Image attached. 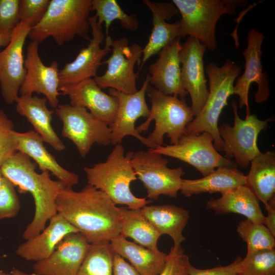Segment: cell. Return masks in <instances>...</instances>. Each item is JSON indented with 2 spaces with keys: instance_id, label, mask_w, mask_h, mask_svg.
Listing matches in <instances>:
<instances>
[{
  "instance_id": "10",
  "label": "cell",
  "mask_w": 275,
  "mask_h": 275,
  "mask_svg": "<svg viewBox=\"0 0 275 275\" xmlns=\"http://www.w3.org/2000/svg\"><path fill=\"white\" fill-rule=\"evenodd\" d=\"M54 112L62 122V136L73 142L81 157H86L95 143L103 146L111 143L109 126L86 108L61 104Z\"/></svg>"
},
{
  "instance_id": "41",
  "label": "cell",
  "mask_w": 275,
  "mask_h": 275,
  "mask_svg": "<svg viewBox=\"0 0 275 275\" xmlns=\"http://www.w3.org/2000/svg\"><path fill=\"white\" fill-rule=\"evenodd\" d=\"M242 259L238 256L229 265L208 269H199L191 265L188 275H237V267Z\"/></svg>"
},
{
  "instance_id": "19",
  "label": "cell",
  "mask_w": 275,
  "mask_h": 275,
  "mask_svg": "<svg viewBox=\"0 0 275 275\" xmlns=\"http://www.w3.org/2000/svg\"><path fill=\"white\" fill-rule=\"evenodd\" d=\"M90 244L79 232L67 235L46 258L33 266L36 275H76Z\"/></svg>"
},
{
  "instance_id": "29",
  "label": "cell",
  "mask_w": 275,
  "mask_h": 275,
  "mask_svg": "<svg viewBox=\"0 0 275 275\" xmlns=\"http://www.w3.org/2000/svg\"><path fill=\"white\" fill-rule=\"evenodd\" d=\"M110 244L114 252L127 259L141 275H159L164 267L167 258L165 253L153 251L121 235Z\"/></svg>"
},
{
  "instance_id": "9",
  "label": "cell",
  "mask_w": 275,
  "mask_h": 275,
  "mask_svg": "<svg viewBox=\"0 0 275 275\" xmlns=\"http://www.w3.org/2000/svg\"><path fill=\"white\" fill-rule=\"evenodd\" d=\"M212 135L207 132L199 134L185 133L174 145L157 146L148 151L177 158L193 166L203 177L220 167L237 168L215 148Z\"/></svg>"
},
{
  "instance_id": "3",
  "label": "cell",
  "mask_w": 275,
  "mask_h": 275,
  "mask_svg": "<svg viewBox=\"0 0 275 275\" xmlns=\"http://www.w3.org/2000/svg\"><path fill=\"white\" fill-rule=\"evenodd\" d=\"M132 151L125 153L121 144L115 145L107 159L92 167H85L88 184L101 190L116 204L125 205L130 209H141L152 202L135 196L131 183L137 179L132 166Z\"/></svg>"
},
{
  "instance_id": "17",
  "label": "cell",
  "mask_w": 275,
  "mask_h": 275,
  "mask_svg": "<svg viewBox=\"0 0 275 275\" xmlns=\"http://www.w3.org/2000/svg\"><path fill=\"white\" fill-rule=\"evenodd\" d=\"M206 49L198 39L189 37L181 44L179 53L182 84L190 95L195 117L203 107L209 95L203 60Z\"/></svg>"
},
{
  "instance_id": "5",
  "label": "cell",
  "mask_w": 275,
  "mask_h": 275,
  "mask_svg": "<svg viewBox=\"0 0 275 275\" xmlns=\"http://www.w3.org/2000/svg\"><path fill=\"white\" fill-rule=\"evenodd\" d=\"M241 72V68L230 59L219 67L210 63L206 68L209 79V95L199 114L189 123L187 133L199 134L209 133L213 139V145L218 151L223 150V141L218 132V121L228 100L234 94V85Z\"/></svg>"
},
{
  "instance_id": "2",
  "label": "cell",
  "mask_w": 275,
  "mask_h": 275,
  "mask_svg": "<svg viewBox=\"0 0 275 275\" xmlns=\"http://www.w3.org/2000/svg\"><path fill=\"white\" fill-rule=\"evenodd\" d=\"M37 166L28 155L17 151L0 167L3 176L11 181L19 193H29L33 198L34 215L22 234L25 240L40 233L58 213L57 198L67 187L60 181L51 179L48 171L38 173Z\"/></svg>"
},
{
  "instance_id": "43",
  "label": "cell",
  "mask_w": 275,
  "mask_h": 275,
  "mask_svg": "<svg viewBox=\"0 0 275 275\" xmlns=\"http://www.w3.org/2000/svg\"><path fill=\"white\" fill-rule=\"evenodd\" d=\"M265 208L267 215L264 217L263 224L275 237V200L269 202Z\"/></svg>"
},
{
  "instance_id": "39",
  "label": "cell",
  "mask_w": 275,
  "mask_h": 275,
  "mask_svg": "<svg viewBox=\"0 0 275 275\" xmlns=\"http://www.w3.org/2000/svg\"><path fill=\"white\" fill-rule=\"evenodd\" d=\"M50 0H20V22L31 29L36 26L44 16Z\"/></svg>"
},
{
  "instance_id": "15",
  "label": "cell",
  "mask_w": 275,
  "mask_h": 275,
  "mask_svg": "<svg viewBox=\"0 0 275 275\" xmlns=\"http://www.w3.org/2000/svg\"><path fill=\"white\" fill-rule=\"evenodd\" d=\"M149 81L150 76L148 74L140 89L132 94L124 93L113 89H108L109 94L116 97L118 101L116 118L109 126L111 129V143L114 145L121 144L125 136L131 135L149 149L156 147L147 138L141 135L135 127V123L139 118H148L150 114V109L145 98Z\"/></svg>"
},
{
  "instance_id": "30",
  "label": "cell",
  "mask_w": 275,
  "mask_h": 275,
  "mask_svg": "<svg viewBox=\"0 0 275 275\" xmlns=\"http://www.w3.org/2000/svg\"><path fill=\"white\" fill-rule=\"evenodd\" d=\"M250 163L245 185L266 207L269 202L275 200L274 151L261 152Z\"/></svg>"
},
{
  "instance_id": "31",
  "label": "cell",
  "mask_w": 275,
  "mask_h": 275,
  "mask_svg": "<svg viewBox=\"0 0 275 275\" xmlns=\"http://www.w3.org/2000/svg\"><path fill=\"white\" fill-rule=\"evenodd\" d=\"M120 234L136 243L155 252L159 251L157 242L161 234L142 214L141 209L119 207Z\"/></svg>"
},
{
  "instance_id": "40",
  "label": "cell",
  "mask_w": 275,
  "mask_h": 275,
  "mask_svg": "<svg viewBox=\"0 0 275 275\" xmlns=\"http://www.w3.org/2000/svg\"><path fill=\"white\" fill-rule=\"evenodd\" d=\"M13 127L12 121L0 108V167L17 152L10 135Z\"/></svg>"
},
{
  "instance_id": "45",
  "label": "cell",
  "mask_w": 275,
  "mask_h": 275,
  "mask_svg": "<svg viewBox=\"0 0 275 275\" xmlns=\"http://www.w3.org/2000/svg\"><path fill=\"white\" fill-rule=\"evenodd\" d=\"M10 275H36L34 274H30L24 271H22L19 269L13 268L11 272H10Z\"/></svg>"
},
{
  "instance_id": "47",
  "label": "cell",
  "mask_w": 275,
  "mask_h": 275,
  "mask_svg": "<svg viewBox=\"0 0 275 275\" xmlns=\"http://www.w3.org/2000/svg\"><path fill=\"white\" fill-rule=\"evenodd\" d=\"M0 275H10V273H7L3 270H0Z\"/></svg>"
},
{
  "instance_id": "42",
  "label": "cell",
  "mask_w": 275,
  "mask_h": 275,
  "mask_svg": "<svg viewBox=\"0 0 275 275\" xmlns=\"http://www.w3.org/2000/svg\"><path fill=\"white\" fill-rule=\"evenodd\" d=\"M113 275H141L123 258L114 253L112 266Z\"/></svg>"
},
{
  "instance_id": "8",
  "label": "cell",
  "mask_w": 275,
  "mask_h": 275,
  "mask_svg": "<svg viewBox=\"0 0 275 275\" xmlns=\"http://www.w3.org/2000/svg\"><path fill=\"white\" fill-rule=\"evenodd\" d=\"M234 114V124L223 122L218 127V132L223 141L225 157L231 159L234 157L237 166L247 168L251 161L261 152L257 145L259 134L268 127V122L273 120L271 117L262 120L255 115H249L244 120L238 114L237 104L231 102Z\"/></svg>"
},
{
  "instance_id": "34",
  "label": "cell",
  "mask_w": 275,
  "mask_h": 275,
  "mask_svg": "<svg viewBox=\"0 0 275 275\" xmlns=\"http://www.w3.org/2000/svg\"><path fill=\"white\" fill-rule=\"evenodd\" d=\"M236 231L247 244L246 254L275 248L274 236L264 224H255L246 218L239 223Z\"/></svg>"
},
{
  "instance_id": "21",
  "label": "cell",
  "mask_w": 275,
  "mask_h": 275,
  "mask_svg": "<svg viewBox=\"0 0 275 275\" xmlns=\"http://www.w3.org/2000/svg\"><path fill=\"white\" fill-rule=\"evenodd\" d=\"M181 48L180 38H177L158 53V58L149 66V84L166 95L185 99L188 93L181 81Z\"/></svg>"
},
{
  "instance_id": "4",
  "label": "cell",
  "mask_w": 275,
  "mask_h": 275,
  "mask_svg": "<svg viewBox=\"0 0 275 275\" xmlns=\"http://www.w3.org/2000/svg\"><path fill=\"white\" fill-rule=\"evenodd\" d=\"M91 11L92 0H50L44 16L28 37L39 44L51 37L60 46L76 36L89 40Z\"/></svg>"
},
{
  "instance_id": "13",
  "label": "cell",
  "mask_w": 275,
  "mask_h": 275,
  "mask_svg": "<svg viewBox=\"0 0 275 275\" xmlns=\"http://www.w3.org/2000/svg\"><path fill=\"white\" fill-rule=\"evenodd\" d=\"M89 21L92 30V38L88 45L82 48L75 59L66 63L59 71L60 87L73 85L97 76L98 69L102 65V59L111 51L112 38L105 37L102 24L97 22L94 15Z\"/></svg>"
},
{
  "instance_id": "22",
  "label": "cell",
  "mask_w": 275,
  "mask_h": 275,
  "mask_svg": "<svg viewBox=\"0 0 275 275\" xmlns=\"http://www.w3.org/2000/svg\"><path fill=\"white\" fill-rule=\"evenodd\" d=\"M142 2L151 12L153 28L148 41L143 48L138 72L142 69L149 58L158 53L175 39L179 38V21L173 23L166 22L178 13L174 5L167 2H156L150 0H143Z\"/></svg>"
},
{
  "instance_id": "38",
  "label": "cell",
  "mask_w": 275,
  "mask_h": 275,
  "mask_svg": "<svg viewBox=\"0 0 275 275\" xmlns=\"http://www.w3.org/2000/svg\"><path fill=\"white\" fill-rule=\"evenodd\" d=\"M20 0H0V34L12 32L20 22Z\"/></svg>"
},
{
  "instance_id": "26",
  "label": "cell",
  "mask_w": 275,
  "mask_h": 275,
  "mask_svg": "<svg viewBox=\"0 0 275 275\" xmlns=\"http://www.w3.org/2000/svg\"><path fill=\"white\" fill-rule=\"evenodd\" d=\"M206 207L217 214L237 213L245 216L254 223H264L265 215L259 201L246 185L223 194L218 199L211 198L207 202Z\"/></svg>"
},
{
  "instance_id": "37",
  "label": "cell",
  "mask_w": 275,
  "mask_h": 275,
  "mask_svg": "<svg viewBox=\"0 0 275 275\" xmlns=\"http://www.w3.org/2000/svg\"><path fill=\"white\" fill-rule=\"evenodd\" d=\"M191 265L181 246H173L167 254L164 267L159 275H188Z\"/></svg>"
},
{
  "instance_id": "1",
  "label": "cell",
  "mask_w": 275,
  "mask_h": 275,
  "mask_svg": "<svg viewBox=\"0 0 275 275\" xmlns=\"http://www.w3.org/2000/svg\"><path fill=\"white\" fill-rule=\"evenodd\" d=\"M57 212L90 244L109 243L120 234V208L101 190L88 184L78 191L65 187L56 200Z\"/></svg>"
},
{
  "instance_id": "35",
  "label": "cell",
  "mask_w": 275,
  "mask_h": 275,
  "mask_svg": "<svg viewBox=\"0 0 275 275\" xmlns=\"http://www.w3.org/2000/svg\"><path fill=\"white\" fill-rule=\"evenodd\" d=\"M237 275H275V250L246 254L237 267Z\"/></svg>"
},
{
  "instance_id": "25",
  "label": "cell",
  "mask_w": 275,
  "mask_h": 275,
  "mask_svg": "<svg viewBox=\"0 0 275 275\" xmlns=\"http://www.w3.org/2000/svg\"><path fill=\"white\" fill-rule=\"evenodd\" d=\"M47 100L36 95H20L16 100V110L25 117L44 141L57 151H62L66 146L54 130L51 121L54 111L46 106Z\"/></svg>"
},
{
  "instance_id": "16",
  "label": "cell",
  "mask_w": 275,
  "mask_h": 275,
  "mask_svg": "<svg viewBox=\"0 0 275 275\" xmlns=\"http://www.w3.org/2000/svg\"><path fill=\"white\" fill-rule=\"evenodd\" d=\"M31 29L28 24L20 22L9 44L0 52L1 93L9 105L16 102L26 73L23 49Z\"/></svg>"
},
{
  "instance_id": "33",
  "label": "cell",
  "mask_w": 275,
  "mask_h": 275,
  "mask_svg": "<svg viewBox=\"0 0 275 275\" xmlns=\"http://www.w3.org/2000/svg\"><path fill=\"white\" fill-rule=\"evenodd\" d=\"M114 254L110 243L90 244L76 275H113Z\"/></svg>"
},
{
  "instance_id": "27",
  "label": "cell",
  "mask_w": 275,
  "mask_h": 275,
  "mask_svg": "<svg viewBox=\"0 0 275 275\" xmlns=\"http://www.w3.org/2000/svg\"><path fill=\"white\" fill-rule=\"evenodd\" d=\"M246 185V175L236 168L220 167L202 178L182 179L181 193L186 197L208 193L221 195Z\"/></svg>"
},
{
  "instance_id": "44",
  "label": "cell",
  "mask_w": 275,
  "mask_h": 275,
  "mask_svg": "<svg viewBox=\"0 0 275 275\" xmlns=\"http://www.w3.org/2000/svg\"><path fill=\"white\" fill-rule=\"evenodd\" d=\"M13 32L0 34V47H6L9 44L11 39Z\"/></svg>"
},
{
  "instance_id": "24",
  "label": "cell",
  "mask_w": 275,
  "mask_h": 275,
  "mask_svg": "<svg viewBox=\"0 0 275 275\" xmlns=\"http://www.w3.org/2000/svg\"><path fill=\"white\" fill-rule=\"evenodd\" d=\"M77 232V229L57 213L40 233L19 244L15 253L26 261H39L47 258L67 235Z\"/></svg>"
},
{
  "instance_id": "7",
  "label": "cell",
  "mask_w": 275,
  "mask_h": 275,
  "mask_svg": "<svg viewBox=\"0 0 275 275\" xmlns=\"http://www.w3.org/2000/svg\"><path fill=\"white\" fill-rule=\"evenodd\" d=\"M146 94L151 103L150 114L144 123L135 127L136 130L139 133L147 131L151 122L154 120V129L147 139L156 146H162L163 136L166 134L171 145L176 144L195 117L191 107L185 99L166 95L150 84Z\"/></svg>"
},
{
  "instance_id": "18",
  "label": "cell",
  "mask_w": 275,
  "mask_h": 275,
  "mask_svg": "<svg viewBox=\"0 0 275 275\" xmlns=\"http://www.w3.org/2000/svg\"><path fill=\"white\" fill-rule=\"evenodd\" d=\"M39 43L31 41L26 48L24 67L26 73L20 88V95L43 94L49 105L57 108L59 103V64L53 61L47 66L42 62L38 52Z\"/></svg>"
},
{
  "instance_id": "11",
  "label": "cell",
  "mask_w": 275,
  "mask_h": 275,
  "mask_svg": "<svg viewBox=\"0 0 275 275\" xmlns=\"http://www.w3.org/2000/svg\"><path fill=\"white\" fill-rule=\"evenodd\" d=\"M131 162L150 200H156L161 195L177 197L185 174L182 168H169L166 158L148 150L133 152Z\"/></svg>"
},
{
  "instance_id": "36",
  "label": "cell",
  "mask_w": 275,
  "mask_h": 275,
  "mask_svg": "<svg viewBox=\"0 0 275 275\" xmlns=\"http://www.w3.org/2000/svg\"><path fill=\"white\" fill-rule=\"evenodd\" d=\"M20 209V202L15 186L3 176L0 187V221L15 217Z\"/></svg>"
},
{
  "instance_id": "48",
  "label": "cell",
  "mask_w": 275,
  "mask_h": 275,
  "mask_svg": "<svg viewBox=\"0 0 275 275\" xmlns=\"http://www.w3.org/2000/svg\"><path fill=\"white\" fill-rule=\"evenodd\" d=\"M1 239V237H0V239Z\"/></svg>"
},
{
  "instance_id": "14",
  "label": "cell",
  "mask_w": 275,
  "mask_h": 275,
  "mask_svg": "<svg viewBox=\"0 0 275 275\" xmlns=\"http://www.w3.org/2000/svg\"><path fill=\"white\" fill-rule=\"evenodd\" d=\"M264 38L262 33L254 29L249 31L247 47L242 53L245 59L244 71L236 78L234 85V94L239 96V107H245L246 116L250 114L249 93L253 82L258 86L254 96L256 103H263L270 95L269 78L266 72H263L261 63L262 44Z\"/></svg>"
},
{
  "instance_id": "20",
  "label": "cell",
  "mask_w": 275,
  "mask_h": 275,
  "mask_svg": "<svg viewBox=\"0 0 275 275\" xmlns=\"http://www.w3.org/2000/svg\"><path fill=\"white\" fill-rule=\"evenodd\" d=\"M59 91L69 97L70 105L89 109L94 116L109 126L114 122L118 110V99L104 93L94 78L60 86Z\"/></svg>"
},
{
  "instance_id": "46",
  "label": "cell",
  "mask_w": 275,
  "mask_h": 275,
  "mask_svg": "<svg viewBox=\"0 0 275 275\" xmlns=\"http://www.w3.org/2000/svg\"><path fill=\"white\" fill-rule=\"evenodd\" d=\"M3 178V175L2 173V172H1V168H0V187H1L2 183Z\"/></svg>"
},
{
  "instance_id": "12",
  "label": "cell",
  "mask_w": 275,
  "mask_h": 275,
  "mask_svg": "<svg viewBox=\"0 0 275 275\" xmlns=\"http://www.w3.org/2000/svg\"><path fill=\"white\" fill-rule=\"evenodd\" d=\"M110 57L102 64L107 65V69L100 76L94 78L101 89H113L127 93H135L138 90L136 80L138 72L135 73L134 66L140 63L143 47L137 43L129 45L127 38L112 40Z\"/></svg>"
},
{
  "instance_id": "6",
  "label": "cell",
  "mask_w": 275,
  "mask_h": 275,
  "mask_svg": "<svg viewBox=\"0 0 275 275\" xmlns=\"http://www.w3.org/2000/svg\"><path fill=\"white\" fill-rule=\"evenodd\" d=\"M180 12L179 38L189 35L198 39L207 49L217 47V22L224 14H234L237 8L248 4L246 0H173Z\"/></svg>"
},
{
  "instance_id": "23",
  "label": "cell",
  "mask_w": 275,
  "mask_h": 275,
  "mask_svg": "<svg viewBox=\"0 0 275 275\" xmlns=\"http://www.w3.org/2000/svg\"><path fill=\"white\" fill-rule=\"evenodd\" d=\"M17 151L32 158L41 171H48L67 187H72L79 181L75 173L63 168L45 148L41 136L34 130L19 132L13 130L10 133Z\"/></svg>"
},
{
  "instance_id": "28",
  "label": "cell",
  "mask_w": 275,
  "mask_h": 275,
  "mask_svg": "<svg viewBox=\"0 0 275 275\" xmlns=\"http://www.w3.org/2000/svg\"><path fill=\"white\" fill-rule=\"evenodd\" d=\"M143 215L161 234L168 235L174 246H181L185 238L183 231L187 225L189 211L173 205H146L141 209Z\"/></svg>"
},
{
  "instance_id": "32",
  "label": "cell",
  "mask_w": 275,
  "mask_h": 275,
  "mask_svg": "<svg viewBox=\"0 0 275 275\" xmlns=\"http://www.w3.org/2000/svg\"><path fill=\"white\" fill-rule=\"evenodd\" d=\"M92 11L95 12L97 22L104 23L105 37L108 36L111 24L115 20H119L122 28L129 31H135L139 28L136 15L125 13L116 0H92Z\"/></svg>"
}]
</instances>
